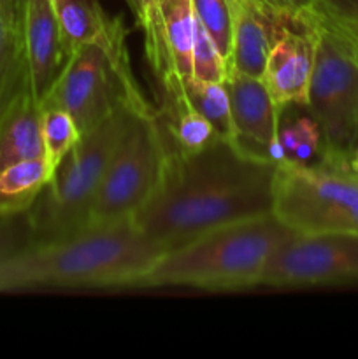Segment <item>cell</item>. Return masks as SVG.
<instances>
[{"label":"cell","mask_w":358,"mask_h":359,"mask_svg":"<svg viewBox=\"0 0 358 359\" xmlns=\"http://www.w3.org/2000/svg\"><path fill=\"white\" fill-rule=\"evenodd\" d=\"M276 167L225 139L192 154L165 147L160 182L132 221L165 252L214 228L269 216Z\"/></svg>","instance_id":"obj_1"},{"label":"cell","mask_w":358,"mask_h":359,"mask_svg":"<svg viewBox=\"0 0 358 359\" xmlns=\"http://www.w3.org/2000/svg\"><path fill=\"white\" fill-rule=\"evenodd\" d=\"M164 255L132 219L72 237L28 244L0 262V293L41 290H133Z\"/></svg>","instance_id":"obj_2"},{"label":"cell","mask_w":358,"mask_h":359,"mask_svg":"<svg viewBox=\"0 0 358 359\" xmlns=\"http://www.w3.org/2000/svg\"><path fill=\"white\" fill-rule=\"evenodd\" d=\"M291 233L274 214L214 228L165 251L139 277L133 290L241 291L256 287L269 259Z\"/></svg>","instance_id":"obj_3"},{"label":"cell","mask_w":358,"mask_h":359,"mask_svg":"<svg viewBox=\"0 0 358 359\" xmlns=\"http://www.w3.org/2000/svg\"><path fill=\"white\" fill-rule=\"evenodd\" d=\"M140 114L121 107L90 133L81 135L27 212L30 244L56 242L86 230L91 205L109 163Z\"/></svg>","instance_id":"obj_4"},{"label":"cell","mask_w":358,"mask_h":359,"mask_svg":"<svg viewBox=\"0 0 358 359\" xmlns=\"http://www.w3.org/2000/svg\"><path fill=\"white\" fill-rule=\"evenodd\" d=\"M272 214L293 233L358 235V175L346 156L325 151L312 165L284 158L276 167Z\"/></svg>","instance_id":"obj_5"},{"label":"cell","mask_w":358,"mask_h":359,"mask_svg":"<svg viewBox=\"0 0 358 359\" xmlns=\"http://www.w3.org/2000/svg\"><path fill=\"white\" fill-rule=\"evenodd\" d=\"M41 105L69 112L81 135L90 133L121 107L142 114L154 109L137 83L130 53L109 51L98 44L81 46L70 53Z\"/></svg>","instance_id":"obj_6"},{"label":"cell","mask_w":358,"mask_h":359,"mask_svg":"<svg viewBox=\"0 0 358 359\" xmlns=\"http://www.w3.org/2000/svg\"><path fill=\"white\" fill-rule=\"evenodd\" d=\"M305 109L321 132V151L350 156L358 144V56L353 41L318 13V46Z\"/></svg>","instance_id":"obj_7"},{"label":"cell","mask_w":358,"mask_h":359,"mask_svg":"<svg viewBox=\"0 0 358 359\" xmlns=\"http://www.w3.org/2000/svg\"><path fill=\"white\" fill-rule=\"evenodd\" d=\"M165 160V140L157 109L137 116L119 142L90 210L88 228L128 221L153 196Z\"/></svg>","instance_id":"obj_8"},{"label":"cell","mask_w":358,"mask_h":359,"mask_svg":"<svg viewBox=\"0 0 358 359\" xmlns=\"http://www.w3.org/2000/svg\"><path fill=\"white\" fill-rule=\"evenodd\" d=\"M358 283V235L291 233L267 263L260 286L316 287Z\"/></svg>","instance_id":"obj_9"},{"label":"cell","mask_w":358,"mask_h":359,"mask_svg":"<svg viewBox=\"0 0 358 359\" xmlns=\"http://www.w3.org/2000/svg\"><path fill=\"white\" fill-rule=\"evenodd\" d=\"M316 46L318 11L304 20L291 21L274 42L267 56L262 83L279 111H284L290 105L304 109L307 105Z\"/></svg>","instance_id":"obj_10"},{"label":"cell","mask_w":358,"mask_h":359,"mask_svg":"<svg viewBox=\"0 0 358 359\" xmlns=\"http://www.w3.org/2000/svg\"><path fill=\"white\" fill-rule=\"evenodd\" d=\"M225 88L230 98L235 144L248 153L276 161L286 158L279 137V107L262 79L228 72Z\"/></svg>","instance_id":"obj_11"},{"label":"cell","mask_w":358,"mask_h":359,"mask_svg":"<svg viewBox=\"0 0 358 359\" xmlns=\"http://www.w3.org/2000/svg\"><path fill=\"white\" fill-rule=\"evenodd\" d=\"M232 18L230 72L262 79L267 56L295 21L267 0H227ZM304 20V18H302Z\"/></svg>","instance_id":"obj_12"},{"label":"cell","mask_w":358,"mask_h":359,"mask_svg":"<svg viewBox=\"0 0 358 359\" xmlns=\"http://www.w3.org/2000/svg\"><path fill=\"white\" fill-rule=\"evenodd\" d=\"M21 32L32 91L42 102L69 60L53 0H23Z\"/></svg>","instance_id":"obj_13"},{"label":"cell","mask_w":358,"mask_h":359,"mask_svg":"<svg viewBox=\"0 0 358 359\" xmlns=\"http://www.w3.org/2000/svg\"><path fill=\"white\" fill-rule=\"evenodd\" d=\"M67 53L86 44L128 51V30L119 16L105 13L100 0H53Z\"/></svg>","instance_id":"obj_14"},{"label":"cell","mask_w":358,"mask_h":359,"mask_svg":"<svg viewBox=\"0 0 358 359\" xmlns=\"http://www.w3.org/2000/svg\"><path fill=\"white\" fill-rule=\"evenodd\" d=\"M30 90V72L21 32V11L0 4V130L18 102Z\"/></svg>","instance_id":"obj_15"},{"label":"cell","mask_w":358,"mask_h":359,"mask_svg":"<svg viewBox=\"0 0 358 359\" xmlns=\"http://www.w3.org/2000/svg\"><path fill=\"white\" fill-rule=\"evenodd\" d=\"M34 158H46V149L42 105L30 90L18 102L0 130V168Z\"/></svg>","instance_id":"obj_16"},{"label":"cell","mask_w":358,"mask_h":359,"mask_svg":"<svg viewBox=\"0 0 358 359\" xmlns=\"http://www.w3.org/2000/svg\"><path fill=\"white\" fill-rule=\"evenodd\" d=\"M51 175L46 158L18 161L0 168V217L27 214Z\"/></svg>","instance_id":"obj_17"},{"label":"cell","mask_w":358,"mask_h":359,"mask_svg":"<svg viewBox=\"0 0 358 359\" xmlns=\"http://www.w3.org/2000/svg\"><path fill=\"white\" fill-rule=\"evenodd\" d=\"M161 13L172 67L185 81L192 79L193 46L199 28L193 0H161Z\"/></svg>","instance_id":"obj_18"},{"label":"cell","mask_w":358,"mask_h":359,"mask_svg":"<svg viewBox=\"0 0 358 359\" xmlns=\"http://www.w3.org/2000/svg\"><path fill=\"white\" fill-rule=\"evenodd\" d=\"M132 11L135 25L142 32L144 55L151 67L157 83L165 76L175 72L168 55L167 37H165V21L161 13V0H125Z\"/></svg>","instance_id":"obj_19"},{"label":"cell","mask_w":358,"mask_h":359,"mask_svg":"<svg viewBox=\"0 0 358 359\" xmlns=\"http://www.w3.org/2000/svg\"><path fill=\"white\" fill-rule=\"evenodd\" d=\"M186 93L193 107L213 125L218 137L235 142L234 121H232L230 98L223 83H206V81H185Z\"/></svg>","instance_id":"obj_20"},{"label":"cell","mask_w":358,"mask_h":359,"mask_svg":"<svg viewBox=\"0 0 358 359\" xmlns=\"http://www.w3.org/2000/svg\"><path fill=\"white\" fill-rule=\"evenodd\" d=\"M42 139H44L46 160L51 172H55L63 158L81 140V132L69 112L58 107L42 105Z\"/></svg>","instance_id":"obj_21"},{"label":"cell","mask_w":358,"mask_h":359,"mask_svg":"<svg viewBox=\"0 0 358 359\" xmlns=\"http://www.w3.org/2000/svg\"><path fill=\"white\" fill-rule=\"evenodd\" d=\"M199 23L218 46L223 58L230 65L232 56V18L227 0H193Z\"/></svg>","instance_id":"obj_22"},{"label":"cell","mask_w":358,"mask_h":359,"mask_svg":"<svg viewBox=\"0 0 358 359\" xmlns=\"http://www.w3.org/2000/svg\"><path fill=\"white\" fill-rule=\"evenodd\" d=\"M279 137L286 158H291L295 161L307 163L316 153H321V132H319L318 123L311 116L295 119L291 125L281 130Z\"/></svg>","instance_id":"obj_23"},{"label":"cell","mask_w":358,"mask_h":359,"mask_svg":"<svg viewBox=\"0 0 358 359\" xmlns=\"http://www.w3.org/2000/svg\"><path fill=\"white\" fill-rule=\"evenodd\" d=\"M228 72H230V65L223 58L206 28L199 23L195 46H193L192 77L197 81H206V83H225Z\"/></svg>","instance_id":"obj_24"},{"label":"cell","mask_w":358,"mask_h":359,"mask_svg":"<svg viewBox=\"0 0 358 359\" xmlns=\"http://www.w3.org/2000/svg\"><path fill=\"white\" fill-rule=\"evenodd\" d=\"M30 244V226L27 214L0 217V262Z\"/></svg>","instance_id":"obj_25"},{"label":"cell","mask_w":358,"mask_h":359,"mask_svg":"<svg viewBox=\"0 0 358 359\" xmlns=\"http://www.w3.org/2000/svg\"><path fill=\"white\" fill-rule=\"evenodd\" d=\"M316 11L343 32H358V0H318Z\"/></svg>","instance_id":"obj_26"},{"label":"cell","mask_w":358,"mask_h":359,"mask_svg":"<svg viewBox=\"0 0 358 359\" xmlns=\"http://www.w3.org/2000/svg\"><path fill=\"white\" fill-rule=\"evenodd\" d=\"M267 2L295 20L312 16L318 9V0H267Z\"/></svg>","instance_id":"obj_27"},{"label":"cell","mask_w":358,"mask_h":359,"mask_svg":"<svg viewBox=\"0 0 358 359\" xmlns=\"http://www.w3.org/2000/svg\"><path fill=\"white\" fill-rule=\"evenodd\" d=\"M347 161H350V168L358 175V144L354 146V149L351 151V154L347 156Z\"/></svg>","instance_id":"obj_28"},{"label":"cell","mask_w":358,"mask_h":359,"mask_svg":"<svg viewBox=\"0 0 358 359\" xmlns=\"http://www.w3.org/2000/svg\"><path fill=\"white\" fill-rule=\"evenodd\" d=\"M0 4L6 7H11V9L14 11L23 9V0H0Z\"/></svg>","instance_id":"obj_29"},{"label":"cell","mask_w":358,"mask_h":359,"mask_svg":"<svg viewBox=\"0 0 358 359\" xmlns=\"http://www.w3.org/2000/svg\"><path fill=\"white\" fill-rule=\"evenodd\" d=\"M330 23V21H329ZM340 30V28H339ZM347 34V32H346ZM351 37V41H353V48H354V53H357V56H358V32H354V34H347Z\"/></svg>","instance_id":"obj_30"}]
</instances>
